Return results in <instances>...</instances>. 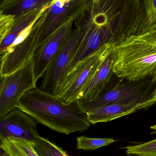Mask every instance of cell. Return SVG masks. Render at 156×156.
Returning a JSON list of instances; mask_svg holds the SVG:
<instances>
[{
    "label": "cell",
    "mask_w": 156,
    "mask_h": 156,
    "mask_svg": "<svg viewBox=\"0 0 156 156\" xmlns=\"http://www.w3.org/2000/svg\"><path fill=\"white\" fill-rule=\"evenodd\" d=\"M16 108L58 133L69 135L88 130L91 124L77 102L67 103L36 87L26 93Z\"/></svg>",
    "instance_id": "1"
},
{
    "label": "cell",
    "mask_w": 156,
    "mask_h": 156,
    "mask_svg": "<svg viewBox=\"0 0 156 156\" xmlns=\"http://www.w3.org/2000/svg\"><path fill=\"white\" fill-rule=\"evenodd\" d=\"M144 30L114 44L113 70L117 77L138 81L156 69V18L147 20Z\"/></svg>",
    "instance_id": "2"
},
{
    "label": "cell",
    "mask_w": 156,
    "mask_h": 156,
    "mask_svg": "<svg viewBox=\"0 0 156 156\" xmlns=\"http://www.w3.org/2000/svg\"><path fill=\"white\" fill-rule=\"evenodd\" d=\"M114 44L109 42L98 51L79 63L58 84L53 95L67 103L77 101L85 87L100 66L114 48Z\"/></svg>",
    "instance_id": "3"
},
{
    "label": "cell",
    "mask_w": 156,
    "mask_h": 156,
    "mask_svg": "<svg viewBox=\"0 0 156 156\" xmlns=\"http://www.w3.org/2000/svg\"><path fill=\"white\" fill-rule=\"evenodd\" d=\"M144 78L138 81L122 82V79L114 87L110 84L100 95L85 101H77L82 112L87 114L94 109L107 105L117 103H132L145 101L152 98V86L155 83L153 79Z\"/></svg>",
    "instance_id": "4"
},
{
    "label": "cell",
    "mask_w": 156,
    "mask_h": 156,
    "mask_svg": "<svg viewBox=\"0 0 156 156\" xmlns=\"http://www.w3.org/2000/svg\"><path fill=\"white\" fill-rule=\"evenodd\" d=\"M33 58L10 75L1 77L0 119L16 108L23 95L37 87Z\"/></svg>",
    "instance_id": "5"
},
{
    "label": "cell",
    "mask_w": 156,
    "mask_h": 156,
    "mask_svg": "<svg viewBox=\"0 0 156 156\" xmlns=\"http://www.w3.org/2000/svg\"><path fill=\"white\" fill-rule=\"evenodd\" d=\"M89 0H54L41 15L38 47L60 27L78 18L88 7Z\"/></svg>",
    "instance_id": "6"
},
{
    "label": "cell",
    "mask_w": 156,
    "mask_h": 156,
    "mask_svg": "<svg viewBox=\"0 0 156 156\" xmlns=\"http://www.w3.org/2000/svg\"><path fill=\"white\" fill-rule=\"evenodd\" d=\"M84 35L78 27L72 29L66 43L58 52L42 77L39 89L53 94L56 87L67 73Z\"/></svg>",
    "instance_id": "7"
},
{
    "label": "cell",
    "mask_w": 156,
    "mask_h": 156,
    "mask_svg": "<svg viewBox=\"0 0 156 156\" xmlns=\"http://www.w3.org/2000/svg\"><path fill=\"white\" fill-rule=\"evenodd\" d=\"M42 14L36 21L27 36L13 47L4 56L1 58V77L12 74L34 58L38 48Z\"/></svg>",
    "instance_id": "8"
},
{
    "label": "cell",
    "mask_w": 156,
    "mask_h": 156,
    "mask_svg": "<svg viewBox=\"0 0 156 156\" xmlns=\"http://www.w3.org/2000/svg\"><path fill=\"white\" fill-rule=\"evenodd\" d=\"M75 20L71 19L65 23L38 48L33 58L37 82L43 76L55 56L67 40Z\"/></svg>",
    "instance_id": "9"
},
{
    "label": "cell",
    "mask_w": 156,
    "mask_h": 156,
    "mask_svg": "<svg viewBox=\"0 0 156 156\" xmlns=\"http://www.w3.org/2000/svg\"><path fill=\"white\" fill-rule=\"evenodd\" d=\"M39 136L35 120L18 108L0 119V139L15 138L34 142Z\"/></svg>",
    "instance_id": "10"
},
{
    "label": "cell",
    "mask_w": 156,
    "mask_h": 156,
    "mask_svg": "<svg viewBox=\"0 0 156 156\" xmlns=\"http://www.w3.org/2000/svg\"><path fill=\"white\" fill-rule=\"evenodd\" d=\"M78 28L84 31V35L66 74L72 71L79 63L94 54L104 44L111 42L107 30L93 23H86Z\"/></svg>",
    "instance_id": "11"
},
{
    "label": "cell",
    "mask_w": 156,
    "mask_h": 156,
    "mask_svg": "<svg viewBox=\"0 0 156 156\" xmlns=\"http://www.w3.org/2000/svg\"><path fill=\"white\" fill-rule=\"evenodd\" d=\"M156 103V101L152 98L142 102L114 103L90 111L87 114V118L91 124L107 122L131 114L138 110L150 107Z\"/></svg>",
    "instance_id": "12"
},
{
    "label": "cell",
    "mask_w": 156,
    "mask_h": 156,
    "mask_svg": "<svg viewBox=\"0 0 156 156\" xmlns=\"http://www.w3.org/2000/svg\"><path fill=\"white\" fill-rule=\"evenodd\" d=\"M114 61V47L112 52L103 61L95 76L82 93L78 101H85L94 99L111 84L112 78L115 75L113 70Z\"/></svg>",
    "instance_id": "13"
},
{
    "label": "cell",
    "mask_w": 156,
    "mask_h": 156,
    "mask_svg": "<svg viewBox=\"0 0 156 156\" xmlns=\"http://www.w3.org/2000/svg\"><path fill=\"white\" fill-rule=\"evenodd\" d=\"M50 4L42 9H33L15 17L13 27L6 36L0 41V56L2 57L13 47L18 37L30 25L34 23L41 14L45 12Z\"/></svg>",
    "instance_id": "14"
},
{
    "label": "cell",
    "mask_w": 156,
    "mask_h": 156,
    "mask_svg": "<svg viewBox=\"0 0 156 156\" xmlns=\"http://www.w3.org/2000/svg\"><path fill=\"white\" fill-rule=\"evenodd\" d=\"M54 0H0V13L15 16L36 8L42 9Z\"/></svg>",
    "instance_id": "15"
},
{
    "label": "cell",
    "mask_w": 156,
    "mask_h": 156,
    "mask_svg": "<svg viewBox=\"0 0 156 156\" xmlns=\"http://www.w3.org/2000/svg\"><path fill=\"white\" fill-rule=\"evenodd\" d=\"M0 140V148L10 156H39L34 149V142L15 138Z\"/></svg>",
    "instance_id": "16"
},
{
    "label": "cell",
    "mask_w": 156,
    "mask_h": 156,
    "mask_svg": "<svg viewBox=\"0 0 156 156\" xmlns=\"http://www.w3.org/2000/svg\"><path fill=\"white\" fill-rule=\"evenodd\" d=\"M34 147L39 156H69L55 143L40 136L34 141Z\"/></svg>",
    "instance_id": "17"
},
{
    "label": "cell",
    "mask_w": 156,
    "mask_h": 156,
    "mask_svg": "<svg viewBox=\"0 0 156 156\" xmlns=\"http://www.w3.org/2000/svg\"><path fill=\"white\" fill-rule=\"evenodd\" d=\"M116 141L113 138H94L81 136L77 138V147L78 149L92 151L109 145Z\"/></svg>",
    "instance_id": "18"
},
{
    "label": "cell",
    "mask_w": 156,
    "mask_h": 156,
    "mask_svg": "<svg viewBox=\"0 0 156 156\" xmlns=\"http://www.w3.org/2000/svg\"><path fill=\"white\" fill-rule=\"evenodd\" d=\"M128 155L156 156V139L147 143L125 147Z\"/></svg>",
    "instance_id": "19"
},
{
    "label": "cell",
    "mask_w": 156,
    "mask_h": 156,
    "mask_svg": "<svg viewBox=\"0 0 156 156\" xmlns=\"http://www.w3.org/2000/svg\"><path fill=\"white\" fill-rule=\"evenodd\" d=\"M15 16L0 13V41L9 33L13 25Z\"/></svg>",
    "instance_id": "20"
},
{
    "label": "cell",
    "mask_w": 156,
    "mask_h": 156,
    "mask_svg": "<svg viewBox=\"0 0 156 156\" xmlns=\"http://www.w3.org/2000/svg\"><path fill=\"white\" fill-rule=\"evenodd\" d=\"M153 76V80H154V82L156 84V87L154 90V92H153L152 98H153V99H154L156 101V69Z\"/></svg>",
    "instance_id": "21"
},
{
    "label": "cell",
    "mask_w": 156,
    "mask_h": 156,
    "mask_svg": "<svg viewBox=\"0 0 156 156\" xmlns=\"http://www.w3.org/2000/svg\"><path fill=\"white\" fill-rule=\"evenodd\" d=\"M0 156H10L6 152L0 148Z\"/></svg>",
    "instance_id": "22"
},
{
    "label": "cell",
    "mask_w": 156,
    "mask_h": 156,
    "mask_svg": "<svg viewBox=\"0 0 156 156\" xmlns=\"http://www.w3.org/2000/svg\"><path fill=\"white\" fill-rule=\"evenodd\" d=\"M151 129L154 131L151 134H156V124L151 126Z\"/></svg>",
    "instance_id": "23"
}]
</instances>
